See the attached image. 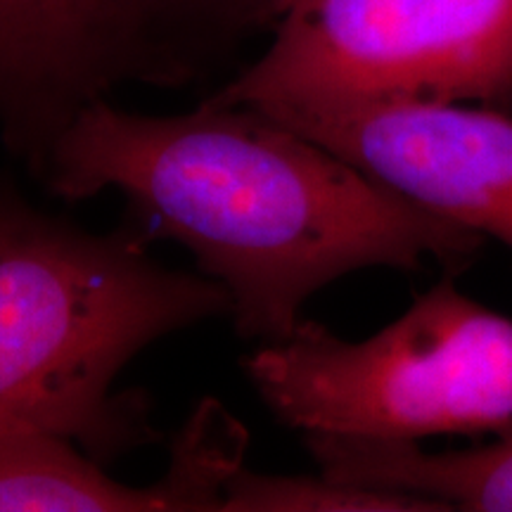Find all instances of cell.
<instances>
[{
    "label": "cell",
    "mask_w": 512,
    "mask_h": 512,
    "mask_svg": "<svg viewBox=\"0 0 512 512\" xmlns=\"http://www.w3.org/2000/svg\"><path fill=\"white\" fill-rule=\"evenodd\" d=\"M62 200L126 197V221L195 254L230 294L242 339L283 342L313 294L344 275L425 259L458 264L479 235L415 207L328 147L247 105L204 100L176 117L95 100L43 164Z\"/></svg>",
    "instance_id": "1"
},
{
    "label": "cell",
    "mask_w": 512,
    "mask_h": 512,
    "mask_svg": "<svg viewBox=\"0 0 512 512\" xmlns=\"http://www.w3.org/2000/svg\"><path fill=\"white\" fill-rule=\"evenodd\" d=\"M124 221L88 233L0 183V430L62 434L107 463L159 439L143 392H114L145 347L230 316L207 275L157 264Z\"/></svg>",
    "instance_id": "2"
},
{
    "label": "cell",
    "mask_w": 512,
    "mask_h": 512,
    "mask_svg": "<svg viewBox=\"0 0 512 512\" xmlns=\"http://www.w3.org/2000/svg\"><path fill=\"white\" fill-rule=\"evenodd\" d=\"M245 373L268 411L304 434H512V318L451 280L361 342L304 318L247 356Z\"/></svg>",
    "instance_id": "3"
},
{
    "label": "cell",
    "mask_w": 512,
    "mask_h": 512,
    "mask_svg": "<svg viewBox=\"0 0 512 512\" xmlns=\"http://www.w3.org/2000/svg\"><path fill=\"white\" fill-rule=\"evenodd\" d=\"M512 93V0H292L264 53L211 93L259 112Z\"/></svg>",
    "instance_id": "4"
},
{
    "label": "cell",
    "mask_w": 512,
    "mask_h": 512,
    "mask_svg": "<svg viewBox=\"0 0 512 512\" xmlns=\"http://www.w3.org/2000/svg\"><path fill=\"white\" fill-rule=\"evenodd\" d=\"M403 200L512 249V119L465 102H349L264 112Z\"/></svg>",
    "instance_id": "5"
},
{
    "label": "cell",
    "mask_w": 512,
    "mask_h": 512,
    "mask_svg": "<svg viewBox=\"0 0 512 512\" xmlns=\"http://www.w3.org/2000/svg\"><path fill=\"white\" fill-rule=\"evenodd\" d=\"M155 86L147 0H0V136L36 176L76 114Z\"/></svg>",
    "instance_id": "6"
},
{
    "label": "cell",
    "mask_w": 512,
    "mask_h": 512,
    "mask_svg": "<svg viewBox=\"0 0 512 512\" xmlns=\"http://www.w3.org/2000/svg\"><path fill=\"white\" fill-rule=\"evenodd\" d=\"M304 446L339 482L420 496L446 512H512V434L463 451L347 434H304Z\"/></svg>",
    "instance_id": "7"
},
{
    "label": "cell",
    "mask_w": 512,
    "mask_h": 512,
    "mask_svg": "<svg viewBox=\"0 0 512 512\" xmlns=\"http://www.w3.org/2000/svg\"><path fill=\"white\" fill-rule=\"evenodd\" d=\"M0 510L192 512L181 482L164 472L147 486H126L62 434L0 430Z\"/></svg>",
    "instance_id": "8"
},
{
    "label": "cell",
    "mask_w": 512,
    "mask_h": 512,
    "mask_svg": "<svg viewBox=\"0 0 512 512\" xmlns=\"http://www.w3.org/2000/svg\"><path fill=\"white\" fill-rule=\"evenodd\" d=\"M292 0H147L157 86H183L233 53L271 34Z\"/></svg>",
    "instance_id": "9"
},
{
    "label": "cell",
    "mask_w": 512,
    "mask_h": 512,
    "mask_svg": "<svg viewBox=\"0 0 512 512\" xmlns=\"http://www.w3.org/2000/svg\"><path fill=\"white\" fill-rule=\"evenodd\" d=\"M223 512H446L427 498L318 477L256 475L242 467L226 486Z\"/></svg>",
    "instance_id": "10"
}]
</instances>
